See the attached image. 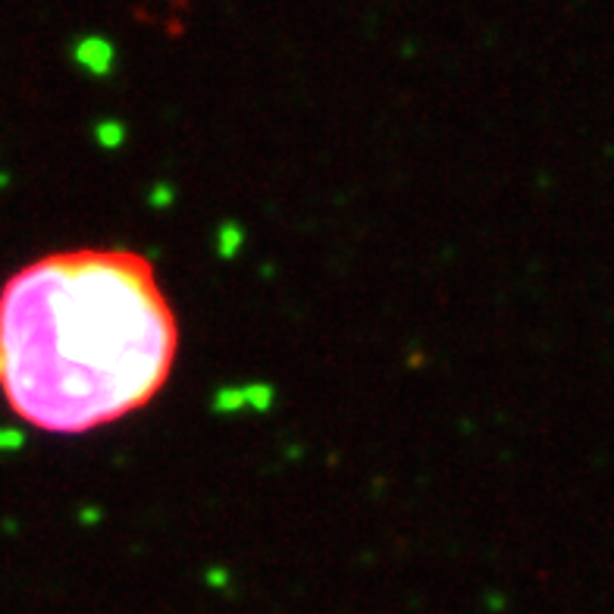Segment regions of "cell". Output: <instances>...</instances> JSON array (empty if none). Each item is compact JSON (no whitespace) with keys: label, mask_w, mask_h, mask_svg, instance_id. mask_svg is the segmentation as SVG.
Instances as JSON below:
<instances>
[{"label":"cell","mask_w":614,"mask_h":614,"mask_svg":"<svg viewBox=\"0 0 614 614\" xmlns=\"http://www.w3.org/2000/svg\"><path fill=\"white\" fill-rule=\"evenodd\" d=\"M179 317L145 254L54 251L0 289V395L29 427L85 436L167 389Z\"/></svg>","instance_id":"obj_1"}]
</instances>
